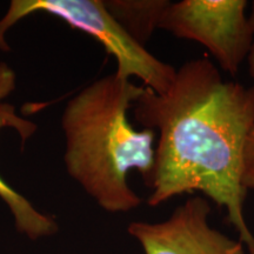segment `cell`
I'll return each instance as SVG.
<instances>
[{
  "instance_id": "7",
  "label": "cell",
  "mask_w": 254,
  "mask_h": 254,
  "mask_svg": "<svg viewBox=\"0 0 254 254\" xmlns=\"http://www.w3.org/2000/svg\"><path fill=\"white\" fill-rule=\"evenodd\" d=\"M106 8L136 43L145 46L159 26L170 0H107Z\"/></svg>"
},
{
  "instance_id": "8",
  "label": "cell",
  "mask_w": 254,
  "mask_h": 254,
  "mask_svg": "<svg viewBox=\"0 0 254 254\" xmlns=\"http://www.w3.org/2000/svg\"><path fill=\"white\" fill-rule=\"evenodd\" d=\"M251 77L254 80V45L247 58ZM243 184L245 189L254 190V127L250 132L244 148L243 157Z\"/></svg>"
},
{
  "instance_id": "2",
  "label": "cell",
  "mask_w": 254,
  "mask_h": 254,
  "mask_svg": "<svg viewBox=\"0 0 254 254\" xmlns=\"http://www.w3.org/2000/svg\"><path fill=\"white\" fill-rule=\"evenodd\" d=\"M145 86L116 75L101 78L68 101L62 125L67 172L110 213H127L142 200L128 186L136 170L146 185L154 166L153 129H135L127 112Z\"/></svg>"
},
{
  "instance_id": "3",
  "label": "cell",
  "mask_w": 254,
  "mask_h": 254,
  "mask_svg": "<svg viewBox=\"0 0 254 254\" xmlns=\"http://www.w3.org/2000/svg\"><path fill=\"white\" fill-rule=\"evenodd\" d=\"M44 12L66 21L95 38L117 62V78L131 80L135 77L146 88L161 94L170 88L177 68L148 52L133 39L112 17L101 0H13L0 20V50L7 52L6 33L20 19Z\"/></svg>"
},
{
  "instance_id": "1",
  "label": "cell",
  "mask_w": 254,
  "mask_h": 254,
  "mask_svg": "<svg viewBox=\"0 0 254 254\" xmlns=\"http://www.w3.org/2000/svg\"><path fill=\"white\" fill-rule=\"evenodd\" d=\"M135 122L159 131L147 204L155 207L200 192L224 207L249 254L254 236L245 219L244 148L254 127V85L226 81L211 60H187L170 88H150L133 104Z\"/></svg>"
},
{
  "instance_id": "6",
  "label": "cell",
  "mask_w": 254,
  "mask_h": 254,
  "mask_svg": "<svg viewBox=\"0 0 254 254\" xmlns=\"http://www.w3.org/2000/svg\"><path fill=\"white\" fill-rule=\"evenodd\" d=\"M15 90V73L6 63H0V129L13 128L19 133L23 145L37 131V125L15 113L13 105L4 103ZM0 198L4 200L14 218L18 232L32 240L52 236L58 231L57 222L49 215L37 211L26 198L14 190L0 177Z\"/></svg>"
},
{
  "instance_id": "5",
  "label": "cell",
  "mask_w": 254,
  "mask_h": 254,
  "mask_svg": "<svg viewBox=\"0 0 254 254\" xmlns=\"http://www.w3.org/2000/svg\"><path fill=\"white\" fill-rule=\"evenodd\" d=\"M212 207L204 196H190L166 220L134 221L128 233L145 254H245V245L209 224Z\"/></svg>"
},
{
  "instance_id": "4",
  "label": "cell",
  "mask_w": 254,
  "mask_h": 254,
  "mask_svg": "<svg viewBox=\"0 0 254 254\" xmlns=\"http://www.w3.org/2000/svg\"><path fill=\"white\" fill-rule=\"evenodd\" d=\"M247 5L246 0L171 1L158 28L202 45L222 71L234 77L254 45Z\"/></svg>"
},
{
  "instance_id": "9",
  "label": "cell",
  "mask_w": 254,
  "mask_h": 254,
  "mask_svg": "<svg viewBox=\"0 0 254 254\" xmlns=\"http://www.w3.org/2000/svg\"><path fill=\"white\" fill-rule=\"evenodd\" d=\"M250 23H251V26H252V30H253V33H254V1L252 2V5H251V12H250Z\"/></svg>"
}]
</instances>
